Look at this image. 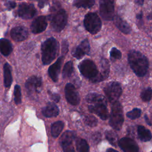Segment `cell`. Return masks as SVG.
<instances>
[{
  "mask_svg": "<svg viewBox=\"0 0 152 152\" xmlns=\"http://www.w3.org/2000/svg\"><path fill=\"white\" fill-rule=\"evenodd\" d=\"M86 99L90 104L88 105V110L91 113L96 114L103 120H106L109 118L107 102L103 96L91 93L86 96Z\"/></svg>",
  "mask_w": 152,
  "mask_h": 152,
  "instance_id": "1",
  "label": "cell"
},
{
  "mask_svg": "<svg viewBox=\"0 0 152 152\" xmlns=\"http://www.w3.org/2000/svg\"><path fill=\"white\" fill-rule=\"evenodd\" d=\"M128 61L131 68L137 76L143 77L146 74L149 63L147 57L141 52L135 50L129 51Z\"/></svg>",
  "mask_w": 152,
  "mask_h": 152,
  "instance_id": "2",
  "label": "cell"
},
{
  "mask_svg": "<svg viewBox=\"0 0 152 152\" xmlns=\"http://www.w3.org/2000/svg\"><path fill=\"white\" fill-rule=\"evenodd\" d=\"M59 45L53 37L46 39L42 44V61L44 65L51 63L58 55Z\"/></svg>",
  "mask_w": 152,
  "mask_h": 152,
  "instance_id": "3",
  "label": "cell"
},
{
  "mask_svg": "<svg viewBox=\"0 0 152 152\" xmlns=\"http://www.w3.org/2000/svg\"><path fill=\"white\" fill-rule=\"evenodd\" d=\"M81 74L86 78L93 83L102 81L100 73L94 62L90 59H85L78 65Z\"/></svg>",
  "mask_w": 152,
  "mask_h": 152,
  "instance_id": "4",
  "label": "cell"
},
{
  "mask_svg": "<svg viewBox=\"0 0 152 152\" xmlns=\"http://www.w3.org/2000/svg\"><path fill=\"white\" fill-rule=\"evenodd\" d=\"M53 13L49 15L50 26L53 30L59 32L65 27L67 23V14L62 8L52 10Z\"/></svg>",
  "mask_w": 152,
  "mask_h": 152,
  "instance_id": "5",
  "label": "cell"
},
{
  "mask_svg": "<svg viewBox=\"0 0 152 152\" xmlns=\"http://www.w3.org/2000/svg\"><path fill=\"white\" fill-rule=\"evenodd\" d=\"M123 109L119 102L117 101L112 104L111 113L109 118L110 125L115 130L119 131L122 128L124 123Z\"/></svg>",
  "mask_w": 152,
  "mask_h": 152,
  "instance_id": "6",
  "label": "cell"
},
{
  "mask_svg": "<svg viewBox=\"0 0 152 152\" xmlns=\"http://www.w3.org/2000/svg\"><path fill=\"white\" fill-rule=\"evenodd\" d=\"M84 25L86 29L89 33L92 34H95L100 30L102 21L96 13L90 12L85 15Z\"/></svg>",
  "mask_w": 152,
  "mask_h": 152,
  "instance_id": "7",
  "label": "cell"
},
{
  "mask_svg": "<svg viewBox=\"0 0 152 152\" xmlns=\"http://www.w3.org/2000/svg\"><path fill=\"white\" fill-rule=\"evenodd\" d=\"M103 90L107 98L112 103L118 101V100L122 92L121 84L116 81L107 83L104 87Z\"/></svg>",
  "mask_w": 152,
  "mask_h": 152,
  "instance_id": "8",
  "label": "cell"
},
{
  "mask_svg": "<svg viewBox=\"0 0 152 152\" xmlns=\"http://www.w3.org/2000/svg\"><path fill=\"white\" fill-rule=\"evenodd\" d=\"M100 14L105 20H112L115 17L114 4L112 1H100Z\"/></svg>",
  "mask_w": 152,
  "mask_h": 152,
  "instance_id": "9",
  "label": "cell"
},
{
  "mask_svg": "<svg viewBox=\"0 0 152 152\" xmlns=\"http://www.w3.org/2000/svg\"><path fill=\"white\" fill-rule=\"evenodd\" d=\"M65 94L67 102L71 104L77 106L80 103V98L79 93L72 84L68 83L66 84Z\"/></svg>",
  "mask_w": 152,
  "mask_h": 152,
  "instance_id": "10",
  "label": "cell"
},
{
  "mask_svg": "<svg viewBox=\"0 0 152 152\" xmlns=\"http://www.w3.org/2000/svg\"><path fill=\"white\" fill-rule=\"evenodd\" d=\"M17 13L22 18L30 19L35 15L36 10L33 4L23 2L19 5Z\"/></svg>",
  "mask_w": 152,
  "mask_h": 152,
  "instance_id": "11",
  "label": "cell"
},
{
  "mask_svg": "<svg viewBox=\"0 0 152 152\" xmlns=\"http://www.w3.org/2000/svg\"><path fill=\"white\" fill-rule=\"evenodd\" d=\"M118 145L124 152H139L137 142L128 137H124L118 141Z\"/></svg>",
  "mask_w": 152,
  "mask_h": 152,
  "instance_id": "12",
  "label": "cell"
},
{
  "mask_svg": "<svg viewBox=\"0 0 152 152\" xmlns=\"http://www.w3.org/2000/svg\"><path fill=\"white\" fill-rule=\"evenodd\" d=\"M90 50V43L88 39L83 40L80 45L74 48L72 50V55L77 59H81L86 54H88Z\"/></svg>",
  "mask_w": 152,
  "mask_h": 152,
  "instance_id": "13",
  "label": "cell"
},
{
  "mask_svg": "<svg viewBox=\"0 0 152 152\" xmlns=\"http://www.w3.org/2000/svg\"><path fill=\"white\" fill-rule=\"evenodd\" d=\"M42 79L40 77L36 76H31L28 78L26 83L25 87L27 92L29 94H32L34 92H38L42 86Z\"/></svg>",
  "mask_w": 152,
  "mask_h": 152,
  "instance_id": "14",
  "label": "cell"
},
{
  "mask_svg": "<svg viewBox=\"0 0 152 152\" xmlns=\"http://www.w3.org/2000/svg\"><path fill=\"white\" fill-rule=\"evenodd\" d=\"M47 26L48 22L46 17L41 15L33 20L31 25V30L32 33L34 34L40 33L46 28Z\"/></svg>",
  "mask_w": 152,
  "mask_h": 152,
  "instance_id": "15",
  "label": "cell"
},
{
  "mask_svg": "<svg viewBox=\"0 0 152 152\" xmlns=\"http://www.w3.org/2000/svg\"><path fill=\"white\" fill-rule=\"evenodd\" d=\"M11 37L16 42H20L26 40L28 36L27 28L23 26L15 27L11 30Z\"/></svg>",
  "mask_w": 152,
  "mask_h": 152,
  "instance_id": "16",
  "label": "cell"
},
{
  "mask_svg": "<svg viewBox=\"0 0 152 152\" xmlns=\"http://www.w3.org/2000/svg\"><path fill=\"white\" fill-rule=\"evenodd\" d=\"M63 60L64 56L59 57L53 64L49 66L48 69L49 75L54 82H56L58 80V77L60 73Z\"/></svg>",
  "mask_w": 152,
  "mask_h": 152,
  "instance_id": "17",
  "label": "cell"
},
{
  "mask_svg": "<svg viewBox=\"0 0 152 152\" xmlns=\"http://www.w3.org/2000/svg\"><path fill=\"white\" fill-rule=\"evenodd\" d=\"M59 109L58 106L52 102H49L47 105L43 108L42 114L43 116L47 118L55 117L59 114Z\"/></svg>",
  "mask_w": 152,
  "mask_h": 152,
  "instance_id": "18",
  "label": "cell"
},
{
  "mask_svg": "<svg viewBox=\"0 0 152 152\" xmlns=\"http://www.w3.org/2000/svg\"><path fill=\"white\" fill-rule=\"evenodd\" d=\"M115 24L116 26L124 34H129L131 31V27L126 21L124 20L121 17L119 16H115L114 17Z\"/></svg>",
  "mask_w": 152,
  "mask_h": 152,
  "instance_id": "19",
  "label": "cell"
},
{
  "mask_svg": "<svg viewBox=\"0 0 152 152\" xmlns=\"http://www.w3.org/2000/svg\"><path fill=\"white\" fill-rule=\"evenodd\" d=\"M12 50L11 42L7 39H0V52L4 56H8Z\"/></svg>",
  "mask_w": 152,
  "mask_h": 152,
  "instance_id": "20",
  "label": "cell"
},
{
  "mask_svg": "<svg viewBox=\"0 0 152 152\" xmlns=\"http://www.w3.org/2000/svg\"><path fill=\"white\" fill-rule=\"evenodd\" d=\"M137 132L139 138L142 141H148L152 138V135L150 130H148L142 125L138 126Z\"/></svg>",
  "mask_w": 152,
  "mask_h": 152,
  "instance_id": "21",
  "label": "cell"
},
{
  "mask_svg": "<svg viewBox=\"0 0 152 152\" xmlns=\"http://www.w3.org/2000/svg\"><path fill=\"white\" fill-rule=\"evenodd\" d=\"M100 68L101 72L100 73V77L101 81H103L108 77L110 71V65L106 59L102 58L100 61Z\"/></svg>",
  "mask_w": 152,
  "mask_h": 152,
  "instance_id": "22",
  "label": "cell"
},
{
  "mask_svg": "<svg viewBox=\"0 0 152 152\" xmlns=\"http://www.w3.org/2000/svg\"><path fill=\"white\" fill-rule=\"evenodd\" d=\"M12 81V78L11 75V66L6 63L4 65V83L5 87H9L11 85Z\"/></svg>",
  "mask_w": 152,
  "mask_h": 152,
  "instance_id": "23",
  "label": "cell"
},
{
  "mask_svg": "<svg viewBox=\"0 0 152 152\" xmlns=\"http://www.w3.org/2000/svg\"><path fill=\"white\" fill-rule=\"evenodd\" d=\"M64 126V124L62 121H56L54 122L51 126V134L52 135L56 138L58 137L61 132H62Z\"/></svg>",
  "mask_w": 152,
  "mask_h": 152,
  "instance_id": "24",
  "label": "cell"
},
{
  "mask_svg": "<svg viewBox=\"0 0 152 152\" xmlns=\"http://www.w3.org/2000/svg\"><path fill=\"white\" fill-rule=\"evenodd\" d=\"M76 147L78 152H89V145L84 139L78 138L76 140Z\"/></svg>",
  "mask_w": 152,
  "mask_h": 152,
  "instance_id": "25",
  "label": "cell"
},
{
  "mask_svg": "<svg viewBox=\"0 0 152 152\" xmlns=\"http://www.w3.org/2000/svg\"><path fill=\"white\" fill-rule=\"evenodd\" d=\"M94 2L95 1L94 0H77L73 2V5L77 8H89L94 5Z\"/></svg>",
  "mask_w": 152,
  "mask_h": 152,
  "instance_id": "26",
  "label": "cell"
},
{
  "mask_svg": "<svg viewBox=\"0 0 152 152\" xmlns=\"http://www.w3.org/2000/svg\"><path fill=\"white\" fill-rule=\"evenodd\" d=\"M74 70L73 68V64L72 61H68L67 62L63 68L62 71V77L64 78H66L68 77H69L71 74H72Z\"/></svg>",
  "mask_w": 152,
  "mask_h": 152,
  "instance_id": "27",
  "label": "cell"
},
{
  "mask_svg": "<svg viewBox=\"0 0 152 152\" xmlns=\"http://www.w3.org/2000/svg\"><path fill=\"white\" fill-rule=\"evenodd\" d=\"M105 136L108 141L113 145L116 146V142H118V135L113 131L108 130L105 132Z\"/></svg>",
  "mask_w": 152,
  "mask_h": 152,
  "instance_id": "28",
  "label": "cell"
},
{
  "mask_svg": "<svg viewBox=\"0 0 152 152\" xmlns=\"http://www.w3.org/2000/svg\"><path fill=\"white\" fill-rule=\"evenodd\" d=\"M141 99L145 102H150L152 98V89L150 87H147L144 89L140 94Z\"/></svg>",
  "mask_w": 152,
  "mask_h": 152,
  "instance_id": "29",
  "label": "cell"
},
{
  "mask_svg": "<svg viewBox=\"0 0 152 152\" xmlns=\"http://www.w3.org/2000/svg\"><path fill=\"white\" fill-rule=\"evenodd\" d=\"M84 123L87 125L88 126H90L91 127H93L97 125V119L96 117H94L93 115H87L84 117Z\"/></svg>",
  "mask_w": 152,
  "mask_h": 152,
  "instance_id": "30",
  "label": "cell"
},
{
  "mask_svg": "<svg viewBox=\"0 0 152 152\" xmlns=\"http://www.w3.org/2000/svg\"><path fill=\"white\" fill-rule=\"evenodd\" d=\"M141 114V110L138 108H134L126 113V116L131 119L138 118Z\"/></svg>",
  "mask_w": 152,
  "mask_h": 152,
  "instance_id": "31",
  "label": "cell"
},
{
  "mask_svg": "<svg viewBox=\"0 0 152 152\" xmlns=\"http://www.w3.org/2000/svg\"><path fill=\"white\" fill-rule=\"evenodd\" d=\"M14 102L17 104H18L21 102V88L20 86L15 85L14 87Z\"/></svg>",
  "mask_w": 152,
  "mask_h": 152,
  "instance_id": "32",
  "label": "cell"
},
{
  "mask_svg": "<svg viewBox=\"0 0 152 152\" xmlns=\"http://www.w3.org/2000/svg\"><path fill=\"white\" fill-rule=\"evenodd\" d=\"M72 142H61V145L62 147L64 152H75L74 148L72 145Z\"/></svg>",
  "mask_w": 152,
  "mask_h": 152,
  "instance_id": "33",
  "label": "cell"
},
{
  "mask_svg": "<svg viewBox=\"0 0 152 152\" xmlns=\"http://www.w3.org/2000/svg\"><path fill=\"white\" fill-rule=\"evenodd\" d=\"M110 56L111 58H113L114 59H119L121 58L122 53L119 50H118L116 48H112L110 52Z\"/></svg>",
  "mask_w": 152,
  "mask_h": 152,
  "instance_id": "34",
  "label": "cell"
},
{
  "mask_svg": "<svg viewBox=\"0 0 152 152\" xmlns=\"http://www.w3.org/2000/svg\"><path fill=\"white\" fill-rule=\"evenodd\" d=\"M68 50V42L65 40L62 41V53L63 55H65Z\"/></svg>",
  "mask_w": 152,
  "mask_h": 152,
  "instance_id": "35",
  "label": "cell"
},
{
  "mask_svg": "<svg viewBox=\"0 0 152 152\" xmlns=\"http://www.w3.org/2000/svg\"><path fill=\"white\" fill-rule=\"evenodd\" d=\"M49 93V96L51 98L52 100H53L55 102H58L60 100V96L58 94H56V93Z\"/></svg>",
  "mask_w": 152,
  "mask_h": 152,
  "instance_id": "36",
  "label": "cell"
},
{
  "mask_svg": "<svg viewBox=\"0 0 152 152\" xmlns=\"http://www.w3.org/2000/svg\"><path fill=\"white\" fill-rule=\"evenodd\" d=\"M5 5L8 9L11 10V9H12L15 7L16 3L14 1H8L6 2Z\"/></svg>",
  "mask_w": 152,
  "mask_h": 152,
  "instance_id": "37",
  "label": "cell"
},
{
  "mask_svg": "<svg viewBox=\"0 0 152 152\" xmlns=\"http://www.w3.org/2000/svg\"><path fill=\"white\" fill-rule=\"evenodd\" d=\"M93 138L94 141H95L96 142H99L100 140L101 135L99 132H96L95 134H94L93 135Z\"/></svg>",
  "mask_w": 152,
  "mask_h": 152,
  "instance_id": "38",
  "label": "cell"
},
{
  "mask_svg": "<svg viewBox=\"0 0 152 152\" xmlns=\"http://www.w3.org/2000/svg\"><path fill=\"white\" fill-rule=\"evenodd\" d=\"M45 3V1H40V2H39V3H38V5H39V7L40 8H43V7H44Z\"/></svg>",
  "mask_w": 152,
  "mask_h": 152,
  "instance_id": "39",
  "label": "cell"
},
{
  "mask_svg": "<svg viewBox=\"0 0 152 152\" xmlns=\"http://www.w3.org/2000/svg\"><path fill=\"white\" fill-rule=\"evenodd\" d=\"M135 2L137 5H142L143 4V3H144V1H140V0H139V1H136Z\"/></svg>",
  "mask_w": 152,
  "mask_h": 152,
  "instance_id": "40",
  "label": "cell"
},
{
  "mask_svg": "<svg viewBox=\"0 0 152 152\" xmlns=\"http://www.w3.org/2000/svg\"><path fill=\"white\" fill-rule=\"evenodd\" d=\"M137 18L138 19V20H141L142 19V12H140L138 13L137 15Z\"/></svg>",
  "mask_w": 152,
  "mask_h": 152,
  "instance_id": "41",
  "label": "cell"
},
{
  "mask_svg": "<svg viewBox=\"0 0 152 152\" xmlns=\"http://www.w3.org/2000/svg\"><path fill=\"white\" fill-rule=\"evenodd\" d=\"M106 152H118L117 150L113 149V148H109L107 150Z\"/></svg>",
  "mask_w": 152,
  "mask_h": 152,
  "instance_id": "42",
  "label": "cell"
},
{
  "mask_svg": "<svg viewBox=\"0 0 152 152\" xmlns=\"http://www.w3.org/2000/svg\"><path fill=\"white\" fill-rule=\"evenodd\" d=\"M144 118H145V120L146 122L147 123V124L150 125H151V123H150V122L149 121V120H148V118L147 116V115H145V116H144Z\"/></svg>",
  "mask_w": 152,
  "mask_h": 152,
  "instance_id": "43",
  "label": "cell"
},
{
  "mask_svg": "<svg viewBox=\"0 0 152 152\" xmlns=\"http://www.w3.org/2000/svg\"><path fill=\"white\" fill-rule=\"evenodd\" d=\"M147 18H148V20H152V12L150 13V14L148 15Z\"/></svg>",
  "mask_w": 152,
  "mask_h": 152,
  "instance_id": "44",
  "label": "cell"
}]
</instances>
